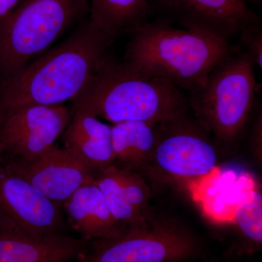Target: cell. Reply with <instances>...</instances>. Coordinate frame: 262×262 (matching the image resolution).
<instances>
[{
	"label": "cell",
	"instance_id": "6da1fadb",
	"mask_svg": "<svg viewBox=\"0 0 262 262\" xmlns=\"http://www.w3.org/2000/svg\"><path fill=\"white\" fill-rule=\"evenodd\" d=\"M113 41L82 24L63 42L3 80L0 119L26 106L73 101L108 58Z\"/></svg>",
	"mask_w": 262,
	"mask_h": 262
},
{
	"label": "cell",
	"instance_id": "7a4b0ae2",
	"mask_svg": "<svg viewBox=\"0 0 262 262\" xmlns=\"http://www.w3.org/2000/svg\"><path fill=\"white\" fill-rule=\"evenodd\" d=\"M123 63L191 92L238 46L198 31L146 21L130 33Z\"/></svg>",
	"mask_w": 262,
	"mask_h": 262
},
{
	"label": "cell",
	"instance_id": "3957f363",
	"mask_svg": "<svg viewBox=\"0 0 262 262\" xmlns=\"http://www.w3.org/2000/svg\"><path fill=\"white\" fill-rule=\"evenodd\" d=\"M72 104L114 124L161 123L187 113V97L168 81L108 57Z\"/></svg>",
	"mask_w": 262,
	"mask_h": 262
},
{
	"label": "cell",
	"instance_id": "277c9868",
	"mask_svg": "<svg viewBox=\"0 0 262 262\" xmlns=\"http://www.w3.org/2000/svg\"><path fill=\"white\" fill-rule=\"evenodd\" d=\"M255 67L238 46L212 71L203 85L189 92V110L220 149L235 145L253 113Z\"/></svg>",
	"mask_w": 262,
	"mask_h": 262
},
{
	"label": "cell",
	"instance_id": "5b68a950",
	"mask_svg": "<svg viewBox=\"0 0 262 262\" xmlns=\"http://www.w3.org/2000/svg\"><path fill=\"white\" fill-rule=\"evenodd\" d=\"M89 10V0H21L0 18L3 80L46 51Z\"/></svg>",
	"mask_w": 262,
	"mask_h": 262
},
{
	"label": "cell",
	"instance_id": "8992f818",
	"mask_svg": "<svg viewBox=\"0 0 262 262\" xmlns=\"http://www.w3.org/2000/svg\"><path fill=\"white\" fill-rule=\"evenodd\" d=\"M200 251L199 241L187 227L152 212L145 225L88 243L72 262H185Z\"/></svg>",
	"mask_w": 262,
	"mask_h": 262
},
{
	"label": "cell",
	"instance_id": "52a82bcc",
	"mask_svg": "<svg viewBox=\"0 0 262 262\" xmlns=\"http://www.w3.org/2000/svg\"><path fill=\"white\" fill-rule=\"evenodd\" d=\"M220 150L213 138L187 111L159 123L149 172L177 179L199 178L218 165Z\"/></svg>",
	"mask_w": 262,
	"mask_h": 262
},
{
	"label": "cell",
	"instance_id": "ba28073f",
	"mask_svg": "<svg viewBox=\"0 0 262 262\" xmlns=\"http://www.w3.org/2000/svg\"><path fill=\"white\" fill-rule=\"evenodd\" d=\"M63 207L20 177L6 159L0 163V232L41 237L64 234Z\"/></svg>",
	"mask_w": 262,
	"mask_h": 262
},
{
	"label": "cell",
	"instance_id": "9c48e42d",
	"mask_svg": "<svg viewBox=\"0 0 262 262\" xmlns=\"http://www.w3.org/2000/svg\"><path fill=\"white\" fill-rule=\"evenodd\" d=\"M151 18L229 42L243 31L261 26L244 0H149Z\"/></svg>",
	"mask_w": 262,
	"mask_h": 262
},
{
	"label": "cell",
	"instance_id": "30bf717a",
	"mask_svg": "<svg viewBox=\"0 0 262 262\" xmlns=\"http://www.w3.org/2000/svg\"><path fill=\"white\" fill-rule=\"evenodd\" d=\"M72 116L64 105L26 106L0 119L5 156L30 161L55 146Z\"/></svg>",
	"mask_w": 262,
	"mask_h": 262
},
{
	"label": "cell",
	"instance_id": "8fae6325",
	"mask_svg": "<svg viewBox=\"0 0 262 262\" xmlns=\"http://www.w3.org/2000/svg\"><path fill=\"white\" fill-rule=\"evenodd\" d=\"M5 158L20 177L61 206L77 189L92 182L98 171L80 155L67 147L53 146L30 161Z\"/></svg>",
	"mask_w": 262,
	"mask_h": 262
},
{
	"label": "cell",
	"instance_id": "7c38bea8",
	"mask_svg": "<svg viewBox=\"0 0 262 262\" xmlns=\"http://www.w3.org/2000/svg\"><path fill=\"white\" fill-rule=\"evenodd\" d=\"M93 182L124 229L140 227L148 222L153 212L149 206L151 191L144 175L112 164L98 170Z\"/></svg>",
	"mask_w": 262,
	"mask_h": 262
},
{
	"label": "cell",
	"instance_id": "4fadbf2b",
	"mask_svg": "<svg viewBox=\"0 0 262 262\" xmlns=\"http://www.w3.org/2000/svg\"><path fill=\"white\" fill-rule=\"evenodd\" d=\"M62 207L68 225L86 242L117 237L127 230L114 218L93 181L77 189Z\"/></svg>",
	"mask_w": 262,
	"mask_h": 262
},
{
	"label": "cell",
	"instance_id": "5bb4252c",
	"mask_svg": "<svg viewBox=\"0 0 262 262\" xmlns=\"http://www.w3.org/2000/svg\"><path fill=\"white\" fill-rule=\"evenodd\" d=\"M72 116L63 134L65 147L75 151L96 170L114 163L112 125L87 108L72 104Z\"/></svg>",
	"mask_w": 262,
	"mask_h": 262
},
{
	"label": "cell",
	"instance_id": "9a60e30c",
	"mask_svg": "<svg viewBox=\"0 0 262 262\" xmlns=\"http://www.w3.org/2000/svg\"><path fill=\"white\" fill-rule=\"evenodd\" d=\"M88 243L64 234L35 237L0 232V262H72Z\"/></svg>",
	"mask_w": 262,
	"mask_h": 262
},
{
	"label": "cell",
	"instance_id": "2e32d148",
	"mask_svg": "<svg viewBox=\"0 0 262 262\" xmlns=\"http://www.w3.org/2000/svg\"><path fill=\"white\" fill-rule=\"evenodd\" d=\"M159 123L125 121L112 125L113 165L145 176L152 161Z\"/></svg>",
	"mask_w": 262,
	"mask_h": 262
},
{
	"label": "cell",
	"instance_id": "e0dca14e",
	"mask_svg": "<svg viewBox=\"0 0 262 262\" xmlns=\"http://www.w3.org/2000/svg\"><path fill=\"white\" fill-rule=\"evenodd\" d=\"M91 23L112 41L149 20V0H89Z\"/></svg>",
	"mask_w": 262,
	"mask_h": 262
},
{
	"label": "cell",
	"instance_id": "ac0fdd59",
	"mask_svg": "<svg viewBox=\"0 0 262 262\" xmlns=\"http://www.w3.org/2000/svg\"><path fill=\"white\" fill-rule=\"evenodd\" d=\"M235 222L238 243L235 253L250 254L260 251L262 245V194L258 188L243 194L237 203Z\"/></svg>",
	"mask_w": 262,
	"mask_h": 262
},
{
	"label": "cell",
	"instance_id": "d6986e66",
	"mask_svg": "<svg viewBox=\"0 0 262 262\" xmlns=\"http://www.w3.org/2000/svg\"><path fill=\"white\" fill-rule=\"evenodd\" d=\"M239 48L249 55L255 66L262 68V29L261 26L246 29L239 34Z\"/></svg>",
	"mask_w": 262,
	"mask_h": 262
},
{
	"label": "cell",
	"instance_id": "ffe728a7",
	"mask_svg": "<svg viewBox=\"0 0 262 262\" xmlns=\"http://www.w3.org/2000/svg\"><path fill=\"white\" fill-rule=\"evenodd\" d=\"M21 0H0V18L14 8Z\"/></svg>",
	"mask_w": 262,
	"mask_h": 262
},
{
	"label": "cell",
	"instance_id": "44dd1931",
	"mask_svg": "<svg viewBox=\"0 0 262 262\" xmlns=\"http://www.w3.org/2000/svg\"><path fill=\"white\" fill-rule=\"evenodd\" d=\"M5 152L3 150V146H2L1 140H0V163L4 160Z\"/></svg>",
	"mask_w": 262,
	"mask_h": 262
},
{
	"label": "cell",
	"instance_id": "7402d4cb",
	"mask_svg": "<svg viewBox=\"0 0 262 262\" xmlns=\"http://www.w3.org/2000/svg\"><path fill=\"white\" fill-rule=\"evenodd\" d=\"M244 1L245 2V3H247V4L248 3H256V4H258V3H259L260 2H261V0H244Z\"/></svg>",
	"mask_w": 262,
	"mask_h": 262
}]
</instances>
